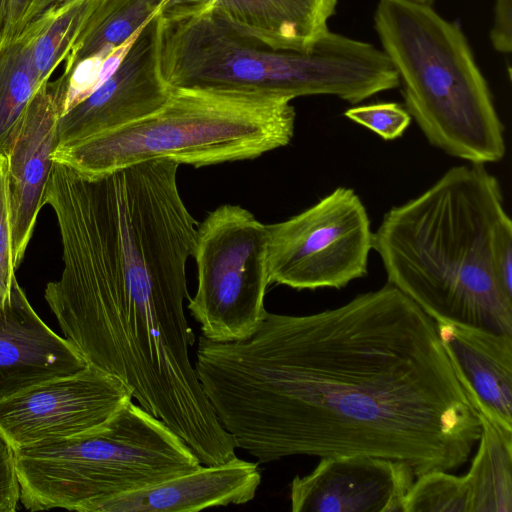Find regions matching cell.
<instances>
[{
  "label": "cell",
  "mask_w": 512,
  "mask_h": 512,
  "mask_svg": "<svg viewBox=\"0 0 512 512\" xmlns=\"http://www.w3.org/2000/svg\"><path fill=\"white\" fill-rule=\"evenodd\" d=\"M403 512H470L465 477L440 470L417 476L405 496Z\"/></svg>",
  "instance_id": "7402d4cb"
},
{
  "label": "cell",
  "mask_w": 512,
  "mask_h": 512,
  "mask_svg": "<svg viewBox=\"0 0 512 512\" xmlns=\"http://www.w3.org/2000/svg\"><path fill=\"white\" fill-rule=\"evenodd\" d=\"M194 367L222 427L259 463L372 455L417 477L465 464L481 432L436 322L389 283L314 314L267 312L244 340L201 335Z\"/></svg>",
  "instance_id": "6da1fadb"
},
{
  "label": "cell",
  "mask_w": 512,
  "mask_h": 512,
  "mask_svg": "<svg viewBox=\"0 0 512 512\" xmlns=\"http://www.w3.org/2000/svg\"><path fill=\"white\" fill-rule=\"evenodd\" d=\"M158 59L170 88L289 100L333 95L357 104L399 86L387 55L370 43L328 31L309 51L278 50L240 35L208 13L169 19L159 14Z\"/></svg>",
  "instance_id": "277c9868"
},
{
  "label": "cell",
  "mask_w": 512,
  "mask_h": 512,
  "mask_svg": "<svg viewBox=\"0 0 512 512\" xmlns=\"http://www.w3.org/2000/svg\"><path fill=\"white\" fill-rule=\"evenodd\" d=\"M113 50H102L96 55L81 61L72 70L69 75L63 114L86 99L96 90L100 67L104 59Z\"/></svg>",
  "instance_id": "d4e9b609"
},
{
  "label": "cell",
  "mask_w": 512,
  "mask_h": 512,
  "mask_svg": "<svg viewBox=\"0 0 512 512\" xmlns=\"http://www.w3.org/2000/svg\"><path fill=\"white\" fill-rule=\"evenodd\" d=\"M12 259L8 158L0 153V310L10 298L15 275Z\"/></svg>",
  "instance_id": "cb8c5ba5"
},
{
  "label": "cell",
  "mask_w": 512,
  "mask_h": 512,
  "mask_svg": "<svg viewBox=\"0 0 512 512\" xmlns=\"http://www.w3.org/2000/svg\"><path fill=\"white\" fill-rule=\"evenodd\" d=\"M7 0H0V32L4 23Z\"/></svg>",
  "instance_id": "f1b7e54d"
},
{
  "label": "cell",
  "mask_w": 512,
  "mask_h": 512,
  "mask_svg": "<svg viewBox=\"0 0 512 512\" xmlns=\"http://www.w3.org/2000/svg\"><path fill=\"white\" fill-rule=\"evenodd\" d=\"M86 366L76 348L37 315L15 278L0 310V401Z\"/></svg>",
  "instance_id": "9a60e30c"
},
{
  "label": "cell",
  "mask_w": 512,
  "mask_h": 512,
  "mask_svg": "<svg viewBox=\"0 0 512 512\" xmlns=\"http://www.w3.org/2000/svg\"><path fill=\"white\" fill-rule=\"evenodd\" d=\"M344 116L366 127L384 140L401 137L411 122L408 111L397 103L383 102L347 109Z\"/></svg>",
  "instance_id": "603a6c76"
},
{
  "label": "cell",
  "mask_w": 512,
  "mask_h": 512,
  "mask_svg": "<svg viewBox=\"0 0 512 512\" xmlns=\"http://www.w3.org/2000/svg\"><path fill=\"white\" fill-rule=\"evenodd\" d=\"M374 25L427 141L469 163L502 160L504 126L462 30L432 6L406 0H379Z\"/></svg>",
  "instance_id": "8992f818"
},
{
  "label": "cell",
  "mask_w": 512,
  "mask_h": 512,
  "mask_svg": "<svg viewBox=\"0 0 512 512\" xmlns=\"http://www.w3.org/2000/svg\"><path fill=\"white\" fill-rule=\"evenodd\" d=\"M509 219L499 181L484 165L454 166L384 214L373 249L387 283L435 322L512 334V298L494 265L497 235Z\"/></svg>",
  "instance_id": "3957f363"
},
{
  "label": "cell",
  "mask_w": 512,
  "mask_h": 512,
  "mask_svg": "<svg viewBox=\"0 0 512 512\" xmlns=\"http://www.w3.org/2000/svg\"><path fill=\"white\" fill-rule=\"evenodd\" d=\"M338 0H167L163 19L208 13L273 49L305 52L324 37Z\"/></svg>",
  "instance_id": "5bb4252c"
},
{
  "label": "cell",
  "mask_w": 512,
  "mask_h": 512,
  "mask_svg": "<svg viewBox=\"0 0 512 512\" xmlns=\"http://www.w3.org/2000/svg\"><path fill=\"white\" fill-rule=\"evenodd\" d=\"M20 501L15 449L0 428V512H14Z\"/></svg>",
  "instance_id": "4316f807"
},
{
  "label": "cell",
  "mask_w": 512,
  "mask_h": 512,
  "mask_svg": "<svg viewBox=\"0 0 512 512\" xmlns=\"http://www.w3.org/2000/svg\"><path fill=\"white\" fill-rule=\"evenodd\" d=\"M133 399L118 377L88 365L0 401V428L14 449L98 427Z\"/></svg>",
  "instance_id": "30bf717a"
},
{
  "label": "cell",
  "mask_w": 512,
  "mask_h": 512,
  "mask_svg": "<svg viewBox=\"0 0 512 512\" xmlns=\"http://www.w3.org/2000/svg\"><path fill=\"white\" fill-rule=\"evenodd\" d=\"M69 76L45 81L31 98L7 154L12 259L21 264L32 237L58 145Z\"/></svg>",
  "instance_id": "7c38bea8"
},
{
  "label": "cell",
  "mask_w": 512,
  "mask_h": 512,
  "mask_svg": "<svg viewBox=\"0 0 512 512\" xmlns=\"http://www.w3.org/2000/svg\"><path fill=\"white\" fill-rule=\"evenodd\" d=\"M60 1H62V0H60Z\"/></svg>",
  "instance_id": "4dcf8cb0"
},
{
  "label": "cell",
  "mask_w": 512,
  "mask_h": 512,
  "mask_svg": "<svg viewBox=\"0 0 512 512\" xmlns=\"http://www.w3.org/2000/svg\"><path fill=\"white\" fill-rule=\"evenodd\" d=\"M494 265L498 281L507 296L512 298V222L506 221L499 229Z\"/></svg>",
  "instance_id": "83f0119b"
},
{
  "label": "cell",
  "mask_w": 512,
  "mask_h": 512,
  "mask_svg": "<svg viewBox=\"0 0 512 512\" xmlns=\"http://www.w3.org/2000/svg\"><path fill=\"white\" fill-rule=\"evenodd\" d=\"M159 12L145 25L117 70L58 119L57 146L73 145L142 119L168 101L172 89L159 69Z\"/></svg>",
  "instance_id": "8fae6325"
},
{
  "label": "cell",
  "mask_w": 512,
  "mask_h": 512,
  "mask_svg": "<svg viewBox=\"0 0 512 512\" xmlns=\"http://www.w3.org/2000/svg\"><path fill=\"white\" fill-rule=\"evenodd\" d=\"M167 0H97L66 57L64 74L102 50H113L129 39Z\"/></svg>",
  "instance_id": "ffe728a7"
},
{
  "label": "cell",
  "mask_w": 512,
  "mask_h": 512,
  "mask_svg": "<svg viewBox=\"0 0 512 512\" xmlns=\"http://www.w3.org/2000/svg\"><path fill=\"white\" fill-rule=\"evenodd\" d=\"M154 113L67 146L52 161L94 178L156 159L194 167L250 160L294 135L291 100L238 91L171 88Z\"/></svg>",
  "instance_id": "5b68a950"
},
{
  "label": "cell",
  "mask_w": 512,
  "mask_h": 512,
  "mask_svg": "<svg viewBox=\"0 0 512 512\" xmlns=\"http://www.w3.org/2000/svg\"><path fill=\"white\" fill-rule=\"evenodd\" d=\"M260 483L258 465L235 456L86 504L79 512H196L240 505L255 497Z\"/></svg>",
  "instance_id": "2e32d148"
},
{
  "label": "cell",
  "mask_w": 512,
  "mask_h": 512,
  "mask_svg": "<svg viewBox=\"0 0 512 512\" xmlns=\"http://www.w3.org/2000/svg\"><path fill=\"white\" fill-rule=\"evenodd\" d=\"M267 252V225L239 205H221L197 225L198 285L187 308L203 337L233 342L257 331L268 312Z\"/></svg>",
  "instance_id": "ba28073f"
},
{
  "label": "cell",
  "mask_w": 512,
  "mask_h": 512,
  "mask_svg": "<svg viewBox=\"0 0 512 512\" xmlns=\"http://www.w3.org/2000/svg\"><path fill=\"white\" fill-rule=\"evenodd\" d=\"M60 0H7L0 46L17 38L26 26Z\"/></svg>",
  "instance_id": "484cf974"
},
{
  "label": "cell",
  "mask_w": 512,
  "mask_h": 512,
  "mask_svg": "<svg viewBox=\"0 0 512 512\" xmlns=\"http://www.w3.org/2000/svg\"><path fill=\"white\" fill-rule=\"evenodd\" d=\"M178 168L156 159L89 178L54 162L43 198L57 218L64 264L44 298L64 338L161 419L205 399L184 312L198 223L180 195Z\"/></svg>",
  "instance_id": "7a4b0ae2"
},
{
  "label": "cell",
  "mask_w": 512,
  "mask_h": 512,
  "mask_svg": "<svg viewBox=\"0 0 512 512\" xmlns=\"http://www.w3.org/2000/svg\"><path fill=\"white\" fill-rule=\"evenodd\" d=\"M416 478L402 460L372 455L321 458L290 485L293 512H403L406 494Z\"/></svg>",
  "instance_id": "4fadbf2b"
},
{
  "label": "cell",
  "mask_w": 512,
  "mask_h": 512,
  "mask_svg": "<svg viewBox=\"0 0 512 512\" xmlns=\"http://www.w3.org/2000/svg\"><path fill=\"white\" fill-rule=\"evenodd\" d=\"M479 419V446L464 475L470 512H512V432Z\"/></svg>",
  "instance_id": "ac0fdd59"
},
{
  "label": "cell",
  "mask_w": 512,
  "mask_h": 512,
  "mask_svg": "<svg viewBox=\"0 0 512 512\" xmlns=\"http://www.w3.org/2000/svg\"><path fill=\"white\" fill-rule=\"evenodd\" d=\"M15 459L20 502L30 511L79 512L201 465L174 431L132 399L98 427L16 448Z\"/></svg>",
  "instance_id": "52a82bcc"
},
{
  "label": "cell",
  "mask_w": 512,
  "mask_h": 512,
  "mask_svg": "<svg viewBox=\"0 0 512 512\" xmlns=\"http://www.w3.org/2000/svg\"><path fill=\"white\" fill-rule=\"evenodd\" d=\"M406 1L420 4V5H425V6H432L436 0H406Z\"/></svg>",
  "instance_id": "f546056e"
},
{
  "label": "cell",
  "mask_w": 512,
  "mask_h": 512,
  "mask_svg": "<svg viewBox=\"0 0 512 512\" xmlns=\"http://www.w3.org/2000/svg\"><path fill=\"white\" fill-rule=\"evenodd\" d=\"M267 228L270 284L340 289L367 274L373 231L362 200L351 188L338 187Z\"/></svg>",
  "instance_id": "9c48e42d"
},
{
  "label": "cell",
  "mask_w": 512,
  "mask_h": 512,
  "mask_svg": "<svg viewBox=\"0 0 512 512\" xmlns=\"http://www.w3.org/2000/svg\"><path fill=\"white\" fill-rule=\"evenodd\" d=\"M47 19V10L10 43L0 46V153L8 154L24 112L41 86L32 48Z\"/></svg>",
  "instance_id": "d6986e66"
},
{
  "label": "cell",
  "mask_w": 512,
  "mask_h": 512,
  "mask_svg": "<svg viewBox=\"0 0 512 512\" xmlns=\"http://www.w3.org/2000/svg\"><path fill=\"white\" fill-rule=\"evenodd\" d=\"M97 0H62L47 9V19L32 48L38 81L50 79L66 59Z\"/></svg>",
  "instance_id": "44dd1931"
},
{
  "label": "cell",
  "mask_w": 512,
  "mask_h": 512,
  "mask_svg": "<svg viewBox=\"0 0 512 512\" xmlns=\"http://www.w3.org/2000/svg\"><path fill=\"white\" fill-rule=\"evenodd\" d=\"M457 379L478 413L512 432V334L436 322Z\"/></svg>",
  "instance_id": "e0dca14e"
}]
</instances>
